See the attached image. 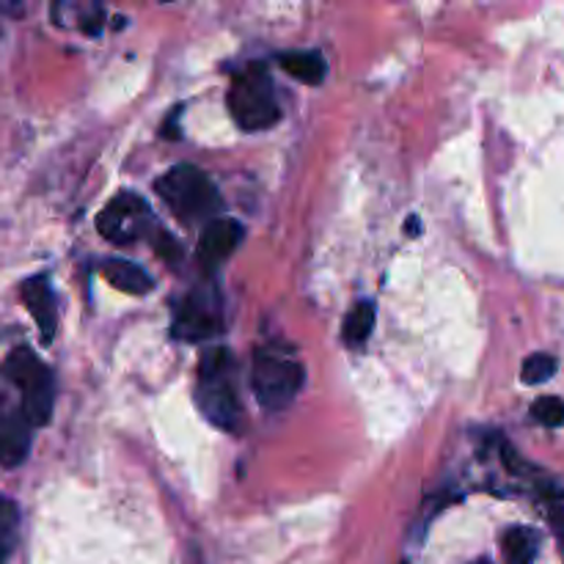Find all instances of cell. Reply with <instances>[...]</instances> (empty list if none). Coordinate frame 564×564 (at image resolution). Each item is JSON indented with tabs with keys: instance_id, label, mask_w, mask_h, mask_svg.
<instances>
[{
	"instance_id": "obj_3",
	"label": "cell",
	"mask_w": 564,
	"mask_h": 564,
	"mask_svg": "<svg viewBox=\"0 0 564 564\" xmlns=\"http://www.w3.org/2000/svg\"><path fill=\"white\" fill-rule=\"evenodd\" d=\"M3 375L22 391V416L31 427H44L53 416L55 383L50 369L28 347L11 352L3 364Z\"/></svg>"
},
{
	"instance_id": "obj_1",
	"label": "cell",
	"mask_w": 564,
	"mask_h": 564,
	"mask_svg": "<svg viewBox=\"0 0 564 564\" xmlns=\"http://www.w3.org/2000/svg\"><path fill=\"white\" fill-rule=\"evenodd\" d=\"M165 207L182 220V224H198V220H215L220 209V193L196 165H174L165 171L154 185Z\"/></svg>"
},
{
	"instance_id": "obj_18",
	"label": "cell",
	"mask_w": 564,
	"mask_h": 564,
	"mask_svg": "<svg viewBox=\"0 0 564 564\" xmlns=\"http://www.w3.org/2000/svg\"><path fill=\"white\" fill-rule=\"evenodd\" d=\"M154 240H158L154 242V248H158V253L165 259V262H171V264L180 262L182 248H180V242L169 235V231H158V235H154Z\"/></svg>"
},
{
	"instance_id": "obj_2",
	"label": "cell",
	"mask_w": 564,
	"mask_h": 564,
	"mask_svg": "<svg viewBox=\"0 0 564 564\" xmlns=\"http://www.w3.org/2000/svg\"><path fill=\"white\" fill-rule=\"evenodd\" d=\"M229 110L246 132L270 130L279 124L281 105L264 66H248L235 77L229 88Z\"/></svg>"
},
{
	"instance_id": "obj_5",
	"label": "cell",
	"mask_w": 564,
	"mask_h": 564,
	"mask_svg": "<svg viewBox=\"0 0 564 564\" xmlns=\"http://www.w3.org/2000/svg\"><path fill=\"white\" fill-rule=\"evenodd\" d=\"M97 229L105 240L116 246H135L154 229V215L149 204L135 193H119L110 198L108 207L99 213Z\"/></svg>"
},
{
	"instance_id": "obj_15",
	"label": "cell",
	"mask_w": 564,
	"mask_h": 564,
	"mask_svg": "<svg viewBox=\"0 0 564 564\" xmlns=\"http://www.w3.org/2000/svg\"><path fill=\"white\" fill-rule=\"evenodd\" d=\"M534 534L527 532V529H512V532L505 534V551L510 564H532L534 560Z\"/></svg>"
},
{
	"instance_id": "obj_17",
	"label": "cell",
	"mask_w": 564,
	"mask_h": 564,
	"mask_svg": "<svg viewBox=\"0 0 564 564\" xmlns=\"http://www.w3.org/2000/svg\"><path fill=\"white\" fill-rule=\"evenodd\" d=\"M532 416L545 427H562L564 424V400L560 397H540L532 405Z\"/></svg>"
},
{
	"instance_id": "obj_16",
	"label": "cell",
	"mask_w": 564,
	"mask_h": 564,
	"mask_svg": "<svg viewBox=\"0 0 564 564\" xmlns=\"http://www.w3.org/2000/svg\"><path fill=\"white\" fill-rule=\"evenodd\" d=\"M554 372H556V358L549 356V352H534V356H529L521 367L523 383L529 386L545 383V380L554 378Z\"/></svg>"
},
{
	"instance_id": "obj_14",
	"label": "cell",
	"mask_w": 564,
	"mask_h": 564,
	"mask_svg": "<svg viewBox=\"0 0 564 564\" xmlns=\"http://www.w3.org/2000/svg\"><path fill=\"white\" fill-rule=\"evenodd\" d=\"M17 534H20V510L14 501L0 496V564L9 562L17 545Z\"/></svg>"
},
{
	"instance_id": "obj_6",
	"label": "cell",
	"mask_w": 564,
	"mask_h": 564,
	"mask_svg": "<svg viewBox=\"0 0 564 564\" xmlns=\"http://www.w3.org/2000/svg\"><path fill=\"white\" fill-rule=\"evenodd\" d=\"M198 411L207 416L209 424L226 430V433H237L242 422V408L237 400L235 389L226 380V372L209 375V378H198L196 391Z\"/></svg>"
},
{
	"instance_id": "obj_12",
	"label": "cell",
	"mask_w": 564,
	"mask_h": 564,
	"mask_svg": "<svg viewBox=\"0 0 564 564\" xmlns=\"http://www.w3.org/2000/svg\"><path fill=\"white\" fill-rule=\"evenodd\" d=\"M281 66L295 80L306 83V86H319L325 77V61L314 50H306V53H284L281 55Z\"/></svg>"
},
{
	"instance_id": "obj_13",
	"label": "cell",
	"mask_w": 564,
	"mask_h": 564,
	"mask_svg": "<svg viewBox=\"0 0 564 564\" xmlns=\"http://www.w3.org/2000/svg\"><path fill=\"white\" fill-rule=\"evenodd\" d=\"M372 328H375V306L367 301L358 303L345 319V341L350 347H361L364 341L372 336Z\"/></svg>"
},
{
	"instance_id": "obj_11",
	"label": "cell",
	"mask_w": 564,
	"mask_h": 564,
	"mask_svg": "<svg viewBox=\"0 0 564 564\" xmlns=\"http://www.w3.org/2000/svg\"><path fill=\"white\" fill-rule=\"evenodd\" d=\"M102 275L108 279V284H113L119 292H127V295H147L154 286L152 275L141 264L127 262V259H108L102 264Z\"/></svg>"
},
{
	"instance_id": "obj_9",
	"label": "cell",
	"mask_w": 564,
	"mask_h": 564,
	"mask_svg": "<svg viewBox=\"0 0 564 564\" xmlns=\"http://www.w3.org/2000/svg\"><path fill=\"white\" fill-rule=\"evenodd\" d=\"M22 301H25L28 312H31L33 323L42 330L44 345H50L55 336V328H58V301H55V292L50 286L47 275H33L22 284L20 290Z\"/></svg>"
},
{
	"instance_id": "obj_4",
	"label": "cell",
	"mask_w": 564,
	"mask_h": 564,
	"mask_svg": "<svg viewBox=\"0 0 564 564\" xmlns=\"http://www.w3.org/2000/svg\"><path fill=\"white\" fill-rule=\"evenodd\" d=\"M253 391L257 400L262 402L268 411H281L290 405L297 397L303 386V367L295 358L284 356L275 350H259L253 358V375H251Z\"/></svg>"
},
{
	"instance_id": "obj_8",
	"label": "cell",
	"mask_w": 564,
	"mask_h": 564,
	"mask_svg": "<svg viewBox=\"0 0 564 564\" xmlns=\"http://www.w3.org/2000/svg\"><path fill=\"white\" fill-rule=\"evenodd\" d=\"M246 237L242 224L231 218H215L204 226L202 237H198V262L204 268H218L220 262L231 257L237 251V246Z\"/></svg>"
},
{
	"instance_id": "obj_7",
	"label": "cell",
	"mask_w": 564,
	"mask_h": 564,
	"mask_svg": "<svg viewBox=\"0 0 564 564\" xmlns=\"http://www.w3.org/2000/svg\"><path fill=\"white\" fill-rule=\"evenodd\" d=\"M220 330V317L215 301L202 295H191L180 308H176L174 319V336L185 341H202L209 339Z\"/></svg>"
},
{
	"instance_id": "obj_10",
	"label": "cell",
	"mask_w": 564,
	"mask_h": 564,
	"mask_svg": "<svg viewBox=\"0 0 564 564\" xmlns=\"http://www.w3.org/2000/svg\"><path fill=\"white\" fill-rule=\"evenodd\" d=\"M31 424L20 413H6L0 416V466L14 468L31 452Z\"/></svg>"
}]
</instances>
